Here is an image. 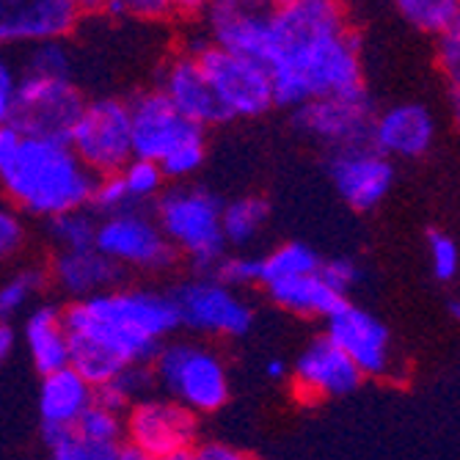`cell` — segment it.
Masks as SVG:
<instances>
[{
    "label": "cell",
    "mask_w": 460,
    "mask_h": 460,
    "mask_svg": "<svg viewBox=\"0 0 460 460\" xmlns=\"http://www.w3.org/2000/svg\"><path fill=\"white\" fill-rule=\"evenodd\" d=\"M276 105L304 102L364 89L358 36L342 4H276L268 58Z\"/></svg>",
    "instance_id": "cell-1"
},
{
    "label": "cell",
    "mask_w": 460,
    "mask_h": 460,
    "mask_svg": "<svg viewBox=\"0 0 460 460\" xmlns=\"http://www.w3.org/2000/svg\"><path fill=\"white\" fill-rule=\"evenodd\" d=\"M97 177L77 160L66 141L22 136L14 157L0 172V185L20 213L56 218L86 210Z\"/></svg>",
    "instance_id": "cell-2"
},
{
    "label": "cell",
    "mask_w": 460,
    "mask_h": 460,
    "mask_svg": "<svg viewBox=\"0 0 460 460\" xmlns=\"http://www.w3.org/2000/svg\"><path fill=\"white\" fill-rule=\"evenodd\" d=\"M224 201L207 188L177 185L155 201V221L165 240L204 273H213L226 257V240L221 232Z\"/></svg>",
    "instance_id": "cell-3"
},
{
    "label": "cell",
    "mask_w": 460,
    "mask_h": 460,
    "mask_svg": "<svg viewBox=\"0 0 460 460\" xmlns=\"http://www.w3.org/2000/svg\"><path fill=\"white\" fill-rule=\"evenodd\" d=\"M182 50L196 56L226 119H254L276 105L270 69L262 61L216 48L207 33H193Z\"/></svg>",
    "instance_id": "cell-4"
},
{
    "label": "cell",
    "mask_w": 460,
    "mask_h": 460,
    "mask_svg": "<svg viewBox=\"0 0 460 460\" xmlns=\"http://www.w3.org/2000/svg\"><path fill=\"white\" fill-rule=\"evenodd\" d=\"M155 381L190 413H213L229 400V372L216 350L199 342H169L152 361Z\"/></svg>",
    "instance_id": "cell-5"
},
{
    "label": "cell",
    "mask_w": 460,
    "mask_h": 460,
    "mask_svg": "<svg viewBox=\"0 0 460 460\" xmlns=\"http://www.w3.org/2000/svg\"><path fill=\"white\" fill-rule=\"evenodd\" d=\"M361 372L372 381H400L405 378L402 353L394 345L389 325L353 301H342L325 317V333Z\"/></svg>",
    "instance_id": "cell-6"
},
{
    "label": "cell",
    "mask_w": 460,
    "mask_h": 460,
    "mask_svg": "<svg viewBox=\"0 0 460 460\" xmlns=\"http://www.w3.org/2000/svg\"><path fill=\"white\" fill-rule=\"evenodd\" d=\"M66 144L94 177L119 174L133 160L128 102L116 97H100L86 102Z\"/></svg>",
    "instance_id": "cell-7"
},
{
    "label": "cell",
    "mask_w": 460,
    "mask_h": 460,
    "mask_svg": "<svg viewBox=\"0 0 460 460\" xmlns=\"http://www.w3.org/2000/svg\"><path fill=\"white\" fill-rule=\"evenodd\" d=\"M180 325L204 337H245L254 325V309L237 289L218 281L213 273L188 279L172 292Z\"/></svg>",
    "instance_id": "cell-8"
},
{
    "label": "cell",
    "mask_w": 460,
    "mask_h": 460,
    "mask_svg": "<svg viewBox=\"0 0 460 460\" xmlns=\"http://www.w3.org/2000/svg\"><path fill=\"white\" fill-rule=\"evenodd\" d=\"M83 105H86V100L72 80L20 75L12 128L31 138L69 141Z\"/></svg>",
    "instance_id": "cell-9"
},
{
    "label": "cell",
    "mask_w": 460,
    "mask_h": 460,
    "mask_svg": "<svg viewBox=\"0 0 460 460\" xmlns=\"http://www.w3.org/2000/svg\"><path fill=\"white\" fill-rule=\"evenodd\" d=\"M94 248L113 260L121 270H146L157 273L172 268L177 260L174 245L165 240L163 229L155 218H149L141 207L124 210L119 216H108L97 224Z\"/></svg>",
    "instance_id": "cell-10"
},
{
    "label": "cell",
    "mask_w": 460,
    "mask_h": 460,
    "mask_svg": "<svg viewBox=\"0 0 460 460\" xmlns=\"http://www.w3.org/2000/svg\"><path fill=\"white\" fill-rule=\"evenodd\" d=\"M196 433V413L174 400L146 397L124 413V438L152 460L193 452Z\"/></svg>",
    "instance_id": "cell-11"
},
{
    "label": "cell",
    "mask_w": 460,
    "mask_h": 460,
    "mask_svg": "<svg viewBox=\"0 0 460 460\" xmlns=\"http://www.w3.org/2000/svg\"><path fill=\"white\" fill-rule=\"evenodd\" d=\"M276 0H210L204 33L216 48L262 61L270 58V17Z\"/></svg>",
    "instance_id": "cell-12"
},
{
    "label": "cell",
    "mask_w": 460,
    "mask_h": 460,
    "mask_svg": "<svg viewBox=\"0 0 460 460\" xmlns=\"http://www.w3.org/2000/svg\"><path fill=\"white\" fill-rule=\"evenodd\" d=\"M80 304L94 320L155 342H163L180 328V314L172 296L152 289H111Z\"/></svg>",
    "instance_id": "cell-13"
},
{
    "label": "cell",
    "mask_w": 460,
    "mask_h": 460,
    "mask_svg": "<svg viewBox=\"0 0 460 460\" xmlns=\"http://www.w3.org/2000/svg\"><path fill=\"white\" fill-rule=\"evenodd\" d=\"M372 119H375V108L364 89L353 92V94L312 100V102H304L292 111V124H296V130H301L304 136H309L331 149L367 144Z\"/></svg>",
    "instance_id": "cell-14"
},
{
    "label": "cell",
    "mask_w": 460,
    "mask_h": 460,
    "mask_svg": "<svg viewBox=\"0 0 460 460\" xmlns=\"http://www.w3.org/2000/svg\"><path fill=\"white\" fill-rule=\"evenodd\" d=\"M328 177L350 210L369 213L389 196L394 185V163L367 141L333 149L328 160Z\"/></svg>",
    "instance_id": "cell-15"
},
{
    "label": "cell",
    "mask_w": 460,
    "mask_h": 460,
    "mask_svg": "<svg viewBox=\"0 0 460 460\" xmlns=\"http://www.w3.org/2000/svg\"><path fill=\"white\" fill-rule=\"evenodd\" d=\"M80 20L75 0H0V48L66 41Z\"/></svg>",
    "instance_id": "cell-16"
},
{
    "label": "cell",
    "mask_w": 460,
    "mask_h": 460,
    "mask_svg": "<svg viewBox=\"0 0 460 460\" xmlns=\"http://www.w3.org/2000/svg\"><path fill=\"white\" fill-rule=\"evenodd\" d=\"M130 136H133V157L160 163L182 141L201 136L204 130L180 116L172 102L157 89H146L136 94L130 102Z\"/></svg>",
    "instance_id": "cell-17"
},
{
    "label": "cell",
    "mask_w": 460,
    "mask_h": 460,
    "mask_svg": "<svg viewBox=\"0 0 460 460\" xmlns=\"http://www.w3.org/2000/svg\"><path fill=\"white\" fill-rule=\"evenodd\" d=\"M292 384H296L298 397L306 402H320L353 394L364 378L356 364L328 337H317L298 356L296 369H292Z\"/></svg>",
    "instance_id": "cell-18"
},
{
    "label": "cell",
    "mask_w": 460,
    "mask_h": 460,
    "mask_svg": "<svg viewBox=\"0 0 460 460\" xmlns=\"http://www.w3.org/2000/svg\"><path fill=\"white\" fill-rule=\"evenodd\" d=\"M436 116L422 102H397L381 113H375L369 128V144L384 157L394 160H420L436 144Z\"/></svg>",
    "instance_id": "cell-19"
},
{
    "label": "cell",
    "mask_w": 460,
    "mask_h": 460,
    "mask_svg": "<svg viewBox=\"0 0 460 460\" xmlns=\"http://www.w3.org/2000/svg\"><path fill=\"white\" fill-rule=\"evenodd\" d=\"M157 92L172 102V108L185 116L196 128H216L226 121L221 102L216 100L210 83H207L196 56L180 50L160 69Z\"/></svg>",
    "instance_id": "cell-20"
},
{
    "label": "cell",
    "mask_w": 460,
    "mask_h": 460,
    "mask_svg": "<svg viewBox=\"0 0 460 460\" xmlns=\"http://www.w3.org/2000/svg\"><path fill=\"white\" fill-rule=\"evenodd\" d=\"M94 402V389L80 378L72 367L50 372L41 378L39 389V416L45 428V441L75 430L77 420Z\"/></svg>",
    "instance_id": "cell-21"
},
{
    "label": "cell",
    "mask_w": 460,
    "mask_h": 460,
    "mask_svg": "<svg viewBox=\"0 0 460 460\" xmlns=\"http://www.w3.org/2000/svg\"><path fill=\"white\" fill-rule=\"evenodd\" d=\"M121 279L124 270L97 248L58 251L53 262V281L75 301H86L102 296V292L119 289Z\"/></svg>",
    "instance_id": "cell-22"
},
{
    "label": "cell",
    "mask_w": 460,
    "mask_h": 460,
    "mask_svg": "<svg viewBox=\"0 0 460 460\" xmlns=\"http://www.w3.org/2000/svg\"><path fill=\"white\" fill-rule=\"evenodd\" d=\"M22 340H25L28 356H31L36 372H41V378L69 367V337L64 328L61 309L36 306L25 317Z\"/></svg>",
    "instance_id": "cell-23"
},
{
    "label": "cell",
    "mask_w": 460,
    "mask_h": 460,
    "mask_svg": "<svg viewBox=\"0 0 460 460\" xmlns=\"http://www.w3.org/2000/svg\"><path fill=\"white\" fill-rule=\"evenodd\" d=\"M265 292L279 309H284L289 314H298V317H320V320H325L345 301L323 281L320 273L270 281V284H265Z\"/></svg>",
    "instance_id": "cell-24"
},
{
    "label": "cell",
    "mask_w": 460,
    "mask_h": 460,
    "mask_svg": "<svg viewBox=\"0 0 460 460\" xmlns=\"http://www.w3.org/2000/svg\"><path fill=\"white\" fill-rule=\"evenodd\" d=\"M270 218V204L262 196H240L221 210V232L226 248H245L251 245Z\"/></svg>",
    "instance_id": "cell-25"
},
{
    "label": "cell",
    "mask_w": 460,
    "mask_h": 460,
    "mask_svg": "<svg viewBox=\"0 0 460 460\" xmlns=\"http://www.w3.org/2000/svg\"><path fill=\"white\" fill-rule=\"evenodd\" d=\"M155 386L157 381H155L152 364H130V367H124L111 384L94 389V400L119 413H128L136 402L146 400Z\"/></svg>",
    "instance_id": "cell-26"
},
{
    "label": "cell",
    "mask_w": 460,
    "mask_h": 460,
    "mask_svg": "<svg viewBox=\"0 0 460 460\" xmlns=\"http://www.w3.org/2000/svg\"><path fill=\"white\" fill-rule=\"evenodd\" d=\"M320 254L306 243H281L270 254L260 257V284L281 281V279H296L309 276L320 270Z\"/></svg>",
    "instance_id": "cell-27"
},
{
    "label": "cell",
    "mask_w": 460,
    "mask_h": 460,
    "mask_svg": "<svg viewBox=\"0 0 460 460\" xmlns=\"http://www.w3.org/2000/svg\"><path fill=\"white\" fill-rule=\"evenodd\" d=\"M394 6L411 28L433 36L452 31L460 17V0H394Z\"/></svg>",
    "instance_id": "cell-28"
},
{
    "label": "cell",
    "mask_w": 460,
    "mask_h": 460,
    "mask_svg": "<svg viewBox=\"0 0 460 460\" xmlns=\"http://www.w3.org/2000/svg\"><path fill=\"white\" fill-rule=\"evenodd\" d=\"M97 218L86 210L64 213L48 221V234L61 251H83L94 248L97 240Z\"/></svg>",
    "instance_id": "cell-29"
},
{
    "label": "cell",
    "mask_w": 460,
    "mask_h": 460,
    "mask_svg": "<svg viewBox=\"0 0 460 460\" xmlns=\"http://www.w3.org/2000/svg\"><path fill=\"white\" fill-rule=\"evenodd\" d=\"M75 433L89 438L94 444H108V447H121V438H124V413L102 405V402H92L83 416L75 425Z\"/></svg>",
    "instance_id": "cell-30"
},
{
    "label": "cell",
    "mask_w": 460,
    "mask_h": 460,
    "mask_svg": "<svg viewBox=\"0 0 460 460\" xmlns=\"http://www.w3.org/2000/svg\"><path fill=\"white\" fill-rule=\"evenodd\" d=\"M41 287H45V273L41 270L28 268L9 276L0 284V323H9L12 317H17L33 301V296Z\"/></svg>",
    "instance_id": "cell-31"
},
{
    "label": "cell",
    "mask_w": 460,
    "mask_h": 460,
    "mask_svg": "<svg viewBox=\"0 0 460 460\" xmlns=\"http://www.w3.org/2000/svg\"><path fill=\"white\" fill-rule=\"evenodd\" d=\"M124 188H128L133 204H146L152 199H157L163 193L165 177L160 172V165L155 160H144V157H133L124 169L119 172Z\"/></svg>",
    "instance_id": "cell-32"
},
{
    "label": "cell",
    "mask_w": 460,
    "mask_h": 460,
    "mask_svg": "<svg viewBox=\"0 0 460 460\" xmlns=\"http://www.w3.org/2000/svg\"><path fill=\"white\" fill-rule=\"evenodd\" d=\"M22 75L72 80V53H69V48L64 45V41H45V45L28 48Z\"/></svg>",
    "instance_id": "cell-33"
},
{
    "label": "cell",
    "mask_w": 460,
    "mask_h": 460,
    "mask_svg": "<svg viewBox=\"0 0 460 460\" xmlns=\"http://www.w3.org/2000/svg\"><path fill=\"white\" fill-rule=\"evenodd\" d=\"M204 157H207V144H204V133H201V136H193V138L182 141L180 146H174L157 165L165 180L182 182L201 169Z\"/></svg>",
    "instance_id": "cell-34"
},
{
    "label": "cell",
    "mask_w": 460,
    "mask_h": 460,
    "mask_svg": "<svg viewBox=\"0 0 460 460\" xmlns=\"http://www.w3.org/2000/svg\"><path fill=\"white\" fill-rule=\"evenodd\" d=\"M428 262L441 284H449L460 276V245L452 234L441 229H433L428 234Z\"/></svg>",
    "instance_id": "cell-35"
},
{
    "label": "cell",
    "mask_w": 460,
    "mask_h": 460,
    "mask_svg": "<svg viewBox=\"0 0 460 460\" xmlns=\"http://www.w3.org/2000/svg\"><path fill=\"white\" fill-rule=\"evenodd\" d=\"M53 460H116L119 447H108V444H94L89 438L77 436L75 430L53 438L50 444Z\"/></svg>",
    "instance_id": "cell-36"
},
{
    "label": "cell",
    "mask_w": 460,
    "mask_h": 460,
    "mask_svg": "<svg viewBox=\"0 0 460 460\" xmlns=\"http://www.w3.org/2000/svg\"><path fill=\"white\" fill-rule=\"evenodd\" d=\"M89 207H94V213L108 218V216H119L124 210H133V199L124 188L119 174H108V177H97L94 190H92V201Z\"/></svg>",
    "instance_id": "cell-37"
},
{
    "label": "cell",
    "mask_w": 460,
    "mask_h": 460,
    "mask_svg": "<svg viewBox=\"0 0 460 460\" xmlns=\"http://www.w3.org/2000/svg\"><path fill=\"white\" fill-rule=\"evenodd\" d=\"M436 64L447 80L449 97L455 102V108L460 111V33L452 28L447 33L438 36L436 41Z\"/></svg>",
    "instance_id": "cell-38"
},
{
    "label": "cell",
    "mask_w": 460,
    "mask_h": 460,
    "mask_svg": "<svg viewBox=\"0 0 460 460\" xmlns=\"http://www.w3.org/2000/svg\"><path fill=\"white\" fill-rule=\"evenodd\" d=\"M213 276L218 281H224L232 289H243V287H254L260 284V257H248V254H232L224 257Z\"/></svg>",
    "instance_id": "cell-39"
},
{
    "label": "cell",
    "mask_w": 460,
    "mask_h": 460,
    "mask_svg": "<svg viewBox=\"0 0 460 460\" xmlns=\"http://www.w3.org/2000/svg\"><path fill=\"white\" fill-rule=\"evenodd\" d=\"M323 281L337 292L340 298L348 301V292L361 281V268L356 260H348V257H337V260H323L320 262V270Z\"/></svg>",
    "instance_id": "cell-40"
},
{
    "label": "cell",
    "mask_w": 460,
    "mask_h": 460,
    "mask_svg": "<svg viewBox=\"0 0 460 460\" xmlns=\"http://www.w3.org/2000/svg\"><path fill=\"white\" fill-rule=\"evenodd\" d=\"M105 14H111V17H136V20H146V22L174 17L172 0H108Z\"/></svg>",
    "instance_id": "cell-41"
},
{
    "label": "cell",
    "mask_w": 460,
    "mask_h": 460,
    "mask_svg": "<svg viewBox=\"0 0 460 460\" xmlns=\"http://www.w3.org/2000/svg\"><path fill=\"white\" fill-rule=\"evenodd\" d=\"M17 89H20V75L9 61L0 58V128L12 124L17 111Z\"/></svg>",
    "instance_id": "cell-42"
},
{
    "label": "cell",
    "mask_w": 460,
    "mask_h": 460,
    "mask_svg": "<svg viewBox=\"0 0 460 460\" xmlns=\"http://www.w3.org/2000/svg\"><path fill=\"white\" fill-rule=\"evenodd\" d=\"M25 240V226L14 210L0 207V260H9Z\"/></svg>",
    "instance_id": "cell-43"
},
{
    "label": "cell",
    "mask_w": 460,
    "mask_h": 460,
    "mask_svg": "<svg viewBox=\"0 0 460 460\" xmlns=\"http://www.w3.org/2000/svg\"><path fill=\"white\" fill-rule=\"evenodd\" d=\"M193 460H248L243 452L226 447V444H218V441H210V444H201V447H193Z\"/></svg>",
    "instance_id": "cell-44"
},
{
    "label": "cell",
    "mask_w": 460,
    "mask_h": 460,
    "mask_svg": "<svg viewBox=\"0 0 460 460\" xmlns=\"http://www.w3.org/2000/svg\"><path fill=\"white\" fill-rule=\"evenodd\" d=\"M20 141H22V133H17L12 124H4V128H0V172H4L9 160L14 157Z\"/></svg>",
    "instance_id": "cell-45"
},
{
    "label": "cell",
    "mask_w": 460,
    "mask_h": 460,
    "mask_svg": "<svg viewBox=\"0 0 460 460\" xmlns=\"http://www.w3.org/2000/svg\"><path fill=\"white\" fill-rule=\"evenodd\" d=\"M207 6H210V0H172V12H174V17H182V20L204 17Z\"/></svg>",
    "instance_id": "cell-46"
},
{
    "label": "cell",
    "mask_w": 460,
    "mask_h": 460,
    "mask_svg": "<svg viewBox=\"0 0 460 460\" xmlns=\"http://www.w3.org/2000/svg\"><path fill=\"white\" fill-rule=\"evenodd\" d=\"M14 345H17L14 328H12L9 323H0V364H4V361H6V358L12 356Z\"/></svg>",
    "instance_id": "cell-47"
},
{
    "label": "cell",
    "mask_w": 460,
    "mask_h": 460,
    "mask_svg": "<svg viewBox=\"0 0 460 460\" xmlns=\"http://www.w3.org/2000/svg\"><path fill=\"white\" fill-rule=\"evenodd\" d=\"M75 4H77L83 17L86 14H105V9H108V0H75Z\"/></svg>",
    "instance_id": "cell-48"
},
{
    "label": "cell",
    "mask_w": 460,
    "mask_h": 460,
    "mask_svg": "<svg viewBox=\"0 0 460 460\" xmlns=\"http://www.w3.org/2000/svg\"><path fill=\"white\" fill-rule=\"evenodd\" d=\"M265 372H268V378H270V381H284V378H287V364H284L281 358H270V361L265 364Z\"/></svg>",
    "instance_id": "cell-49"
},
{
    "label": "cell",
    "mask_w": 460,
    "mask_h": 460,
    "mask_svg": "<svg viewBox=\"0 0 460 460\" xmlns=\"http://www.w3.org/2000/svg\"><path fill=\"white\" fill-rule=\"evenodd\" d=\"M116 460H152V457H149V455H144L141 449L130 447V444H124V447H119Z\"/></svg>",
    "instance_id": "cell-50"
},
{
    "label": "cell",
    "mask_w": 460,
    "mask_h": 460,
    "mask_svg": "<svg viewBox=\"0 0 460 460\" xmlns=\"http://www.w3.org/2000/svg\"><path fill=\"white\" fill-rule=\"evenodd\" d=\"M449 314H452V320H455V323L460 325V296L449 301Z\"/></svg>",
    "instance_id": "cell-51"
},
{
    "label": "cell",
    "mask_w": 460,
    "mask_h": 460,
    "mask_svg": "<svg viewBox=\"0 0 460 460\" xmlns=\"http://www.w3.org/2000/svg\"><path fill=\"white\" fill-rule=\"evenodd\" d=\"M276 4H342V0H276Z\"/></svg>",
    "instance_id": "cell-52"
},
{
    "label": "cell",
    "mask_w": 460,
    "mask_h": 460,
    "mask_svg": "<svg viewBox=\"0 0 460 460\" xmlns=\"http://www.w3.org/2000/svg\"><path fill=\"white\" fill-rule=\"evenodd\" d=\"M160 460H193L190 452H180V455H172V457H160Z\"/></svg>",
    "instance_id": "cell-53"
},
{
    "label": "cell",
    "mask_w": 460,
    "mask_h": 460,
    "mask_svg": "<svg viewBox=\"0 0 460 460\" xmlns=\"http://www.w3.org/2000/svg\"><path fill=\"white\" fill-rule=\"evenodd\" d=\"M455 31L460 33V17H457V22H455Z\"/></svg>",
    "instance_id": "cell-54"
},
{
    "label": "cell",
    "mask_w": 460,
    "mask_h": 460,
    "mask_svg": "<svg viewBox=\"0 0 460 460\" xmlns=\"http://www.w3.org/2000/svg\"><path fill=\"white\" fill-rule=\"evenodd\" d=\"M457 116H460V111H457Z\"/></svg>",
    "instance_id": "cell-55"
}]
</instances>
